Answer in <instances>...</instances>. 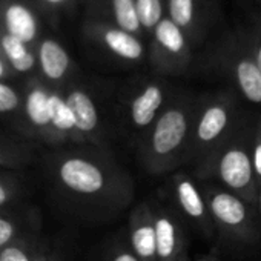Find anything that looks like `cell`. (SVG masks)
Segmentation results:
<instances>
[{"label": "cell", "instance_id": "obj_15", "mask_svg": "<svg viewBox=\"0 0 261 261\" xmlns=\"http://www.w3.org/2000/svg\"><path fill=\"white\" fill-rule=\"evenodd\" d=\"M154 36L159 45L169 54H181L186 46L181 28L175 25L171 19H162V22L154 28Z\"/></svg>", "mask_w": 261, "mask_h": 261}, {"label": "cell", "instance_id": "obj_12", "mask_svg": "<svg viewBox=\"0 0 261 261\" xmlns=\"http://www.w3.org/2000/svg\"><path fill=\"white\" fill-rule=\"evenodd\" d=\"M40 65L45 75H48L53 80L62 79L69 66V57L66 51L54 40H45L40 45Z\"/></svg>", "mask_w": 261, "mask_h": 261}, {"label": "cell", "instance_id": "obj_2", "mask_svg": "<svg viewBox=\"0 0 261 261\" xmlns=\"http://www.w3.org/2000/svg\"><path fill=\"white\" fill-rule=\"evenodd\" d=\"M217 174L220 180L243 200L255 203L259 188L255 178L250 152L240 145L229 146L217 160Z\"/></svg>", "mask_w": 261, "mask_h": 261}, {"label": "cell", "instance_id": "obj_26", "mask_svg": "<svg viewBox=\"0 0 261 261\" xmlns=\"http://www.w3.org/2000/svg\"><path fill=\"white\" fill-rule=\"evenodd\" d=\"M112 261H140V259L136 256V253H134L133 250H127V249H120V250H118V252L114 255Z\"/></svg>", "mask_w": 261, "mask_h": 261}, {"label": "cell", "instance_id": "obj_3", "mask_svg": "<svg viewBox=\"0 0 261 261\" xmlns=\"http://www.w3.org/2000/svg\"><path fill=\"white\" fill-rule=\"evenodd\" d=\"M203 197L212 220L221 229L241 238L252 235L253 223L243 198L223 189H206Z\"/></svg>", "mask_w": 261, "mask_h": 261}, {"label": "cell", "instance_id": "obj_31", "mask_svg": "<svg viewBox=\"0 0 261 261\" xmlns=\"http://www.w3.org/2000/svg\"><path fill=\"white\" fill-rule=\"evenodd\" d=\"M46 2H49V4H62L63 0H46Z\"/></svg>", "mask_w": 261, "mask_h": 261}, {"label": "cell", "instance_id": "obj_9", "mask_svg": "<svg viewBox=\"0 0 261 261\" xmlns=\"http://www.w3.org/2000/svg\"><path fill=\"white\" fill-rule=\"evenodd\" d=\"M165 92L159 85H148L139 95L130 101L129 115L133 124L139 129L151 127L159 117V111L163 106Z\"/></svg>", "mask_w": 261, "mask_h": 261}, {"label": "cell", "instance_id": "obj_14", "mask_svg": "<svg viewBox=\"0 0 261 261\" xmlns=\"http://www.w3.org/2000/svg\"><path fill=\"white\" fill-rule=\"evenodd\" d=\"M105 45L115 56L124 60H140L143 56V45L137 37L123 30H108L103 36Z\"/></svg>", "mask_w": 261, "mask_h": 261}, {"label": "cell", "instance_id": "obj_30", "mask_svg": "<svg viewBox=\"0 0 261 261\" xmlns=\"http://www.w3.org/2000/svg\"><path fill=\"white\" fill-rule=\"evenodd\" d=\"M258 204H259V211H261V186H259V194H258Z\"/></svg>", "mask_w": 261, "mask_h": 261}, {"label": "cell", "instance_id": "obj_6", "mask_svg": "<svg viewBox=\"0 0 261 261\" xmlns=\"http://www.w3.org/2000/svg\"><path fill=\"white\" fill-rule=\"evenodd\" d=\"M62 181L79 194H97L105 185V172L94 163L83 159H69L60 168Z\"/></svg>", "mask_w": 261, "mask_h": 261}, {"label": "cell", "instance_id": "obj_17", "mask_svg": "<svg viewBox=\"0 0 261 261\" xmlns=\"http://www.w3.org/2000/svg\"><path fill=\"white\" fill-rule=\"evenodd\" d=\"M27 112L33 123L43 126L51 123L49 117V95L42 89H34L30 92L27 100Z\"/></svg>", "mask_w": 261, "mask_h": 261}, {"label": "cell", "instance_id": "obj_23", "mask_svg": "<svg viewBox=\"0 0 261 261\" xmlns=\"http://www.w3.org/2000/svg\"><path fill=\"white\" fill-rule=\"evenodd\" d=\"M19 98L17 94L7 85L0 83V112L11 111L17 106Z\"/></svg>", "mask_w": 261, "mask_h": 261}, {"label": "cell", "instance_id": "obj_13", "mask_svg": "<svg viewBox=\"0 0 261 261\" xmlns=\"http://www.w3.org/2000/svg\"><path fill=\"white\" fill-rule=\"evenodd\" d=\"M237 83L243 95L252 103H261V69L256 62L243 59L235 68Z\"/></svg>", "mask_w": 261, "mask_h": 261}, {"label": "cell", "instance_id": "obj_1", "mask_svg": "<svg viewBox=\"0 0 261 261\" xmlns=\"http://www.w3.org/2000/svg\"><path fill=\"white\" fill-rule=\"evenodd\" d=\"M191 124L189 112L181 106H171L157 117L145 146V163L151 172H165L178 163L189 139Z\"/></svg>", "mask_w": 261, "mask_h": 261}, {"label": "cell", "instance_id": "obj_22", "mask_svg": "<svg viewBox=\"0 0 261 261\" xmlns=\"http://www.w3.org/2000/svg\"><path fill=\"white\" fill-rule=\"evenodd\" d=\"M252 165H253V172L258 185H261V123L256 127V134H255V142L252 146Z\"/></svg>", "mask_w": 261, "mask_h": 261}, {"label": "cell", "instance_id": "obj_25", "mask_svg": "<svg viewBox=\"0 0 261 261\" xmlns=\"http://www.w3.org/2000/svg\"><path fill=\"white\" fill-rule=\"evenodd\" d=\"M13 235V226L7 220L0 218V246H4Z\"/></svg>", "mask_w": 261, "mask_h": 261}, {"label": "cell", "instance_id": "obj_8", "mask_svg": "<svg viewBox=\"0 0 261 261\" xmlns=\"http://www.w3.org/2000/svg\"><path fill=\"white\" fill-rule=\"evenodd\" d=\"M174 189L177 203L183 214L201 227H204L206 230H209L212 217L207 209L206 200L195 186V183L186 175H177L174 178Z\"/></svg>", "mask_w": 261, "mask_h": 261}, {"label": "cell", "instance_id": "obj_28", "mask_svg": "<svg viewBox=\"0 0 261 261\" xmlns=\"http://www.w3.org/2000/svg\"><path fill=\"white\" fill-rule=\"evenodd\" d=\"M197 261H218V258L215 255H206V256H203V258H200Z\"/></svg>", "mask_w": 261, "mask_h": 261}, {"label": "cell", "instance_id": "obj_16", "mask_svg": "<svg viewBox=\"0 0 261 261\" xmlns=\"http://www.w3.org/2000/svg\"><path fill=\"white\" fill-rule=\"evenodd\" d=\"M112 8L118 30H123L129 34L139 33L142 25L137 16L136 0H112Z\"/></svg>", "mask_w": 261, "mask_h": 261}, {"label": "cell", "instance_id": "obj_7", "mask_svg": "<svg viewBox=\"0 0 261 261\" xmlns=\"http://www.w3.org/2000/svg\"><path fill=\"white\" fill-rule=\"evenodd\" d=\"M230 121L229 108L221 103H211L206 106L195 123L194 130V145L198 149L211 148L221 136L226 133V129Z\"/></svg>", "mask_w": 261, "mask_h": 261}, {"label": "cell", "instance_id": "obj_10", "mask_svg": "<svg viewBox=\"0 0 261 261\" xmlns=\"http://www.w3.org/2000/svg\"><path fill=\"white\" fill-rule=\"evenodd\" d=\"M66 103L72 112L77 130L85 134H89L92 130H95V127L98 126V114H97V108L92 98L86 92L72 91L68 95Z\"/></svg>", "mask_w": 261, "mask_h": 261}, {"label": "cell", "instance_id": "obj_29", "mask_svg": "<svg viewBox=\"0 0 261 261\" xmlns=\"http://www.w3.org/2000/svg\"><path fill=\"white\" fill-rule=\"evenodd\" d=\"M256 65H258V68L261 69V46H259L258 51H256Z\"/></svg>", "mask_w": 261, "mask_h": 261}, {"label": "cell", "instance_id": "obj_11", "mask_svg": "<svg viewBox=\"0 0 261 261\" xmlns=\"http://www.w3.org/2000/svg\"><path fill=\"white\" fill-rule=\"evenodd\" d=\"M5 25L11 36L20 39L25 43L31 42L37 33V23L34 16L27 7L20 4L8 7V10L5 11Z\"/></svg>", "mask_w": 261, "mask_h": 261}, {"label": "cell", "instance_id": "obj_32", "mask_svg": "<svg viewBox=\"0 0 261 261\" xmlns=\"http://www.w3.org/2000/svg\"><path fill=\"white\" fill-rule=\"evenodd\" d=\"M4 72H5V69H4V65H2V62H0V77L4 75Z\"/></svg>", "mask_w": 261, "mask_h": 261}, {"label": "cell", "instance_id": "obj_27", "mask_svg": "<svg viewBox=\"0 0 261 261\" xmlns=\"http://www.w3.org/2000/svg\"><path fill=\"white\" fill-rule=\"evenodd\" d=\"M5 200H7V192L2 186H0V204H4Z\"/></svg>", "mask_w": 261, "mask_h": 261}, {"label": "cell", "instance_id": "obj_24", "mask_svg": "<svg viewBox=\"0 0 261 261\" xmlns=\"http://www.w3.org/2000/svg\"><path fill=\"white\" fill-rule=\"evenodd\" d=\"M0 261H30V259L20 249L8 247L0 253Z\"/></svg>", "mask_w": 261, "mask_h": 261}, {"label": "cell", "instance_id": "obj_19", "mask_svg": "<svg viewBox=\"0 0 261 261\" xmlns=\"http://www.w3.org/2000/svg\"><path fill=\"white\" fill-rule=\"evenodd\" d=\"M136 7L140 25L143 28H155L162 22L163 8L160 0H136Z\"/></svg>", "mask_w": 261, "mask_h": 261}, {"label": "cell", "instance_id": "obj_20", "mask_svg": "<svg viewBox=\"0 0 261 261\" xmlns=\"http://www.w3.org/2000/svg\"><path fill=\"white\" fill-rule=\"evenodd\" d=\"M194 0H169L171 20L180 28H186L194 20Z\"/></svg>", "mask_w": 261, "mask_h": 261}, {"label": "cell", "instance_id": "obj_4", "mask_svg": "<svg viewBox=\"0 0 261 261\" xmlns=\"http://www.w3.org/2000/svg\"><path fill=\"white\" fill-rule=\"evenodd\" d=\"M130 250L140 261H157V238L154 211L143 203L129 218Z\"/></svg>", "mask_w": 261, "mask_h": 261}, {"label": "cell", "instance_id": "obj_18", "mask_svg": "<svg viewBox=\"0 0 261 261\" xmlns=\"http://www.w3.org/2000/svg\"><path fill=\"white\" fill-rule=\"evenodd\" d=\"M49 117L51 123L60 130L75 129V121L66 100H63L57 94L49 95Z\"/></svg>", "mask_w": 261, "mask_h": 261}, {"label": "cell", "instance_id": "obj_21", "mask_svg": "<svg viewBox=\"0 0 261 261\" xmlns=\"http://www.w3.org/2000/svg\"><path fill=\"white\" fill-rule=\"evenodd\" d=\"M2 46H4V51L7 53L11 65L22 60V59H25L30 54V51L25 46V42H22L20 39H17V37H14L11 34H7L2 39Z\"/></svg>", "mask_w": 261, "mask_h": 261}, {"label": "cell", "instance_id": "obj_5", "mask_svg": "<svg viewBox=\"0 0 261 261\" xmlns=\"http://www.w3.org/2000/svg\"><path fill=\"white\" fill-rule=\"evenodd\" d=\"M155 238H157V261H185L186 240L180 224L165 209L154 212Z\"/></svg>", "mask_w": 261, "mask_h": 261}]
</instances>
